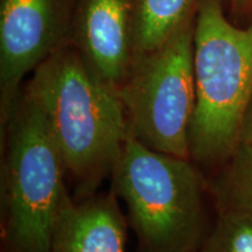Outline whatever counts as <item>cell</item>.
I'll list each match as a JSON object with an SVG mask.
<instances>
[{"mask_svg":"<svg viewBox=\"0 0 252 252\" xmlns=\"http://www.w3.org/2000/svg\"><path fill=\"white\" fill-rule=\"evenodd\" d=\"M33 99L81 198L112 174L128 135L118 89L94 70L80 48L60 47L34 70Z\"/></svg>","mask_w":252,"mask_h":252,"instance_id":"obj_1","label":"cell"},{"mask_svg":"<svg viewBox=\"0 0 252 252\" xmlns=\"http://www.w3.org/2000/svg\"><path fill=\"white\" fill-rule=\"evenodd\" d=\"M196 105L189 132L193 161L225 159L241 143L252 102V24L235 27L217 0H202L194 27Z\"/></svg>","mask_w":252,"mask_h":252,"instance_id":"obj_2","label":"cell"},{"mask_svg":"<svg viewBox=\"0 0 252 252\" xmlns=\"http://www.w3.org/2000/svg\"><path fill=\"white\" fill-rule=\"evenodd\" d=\"M191 159L151 150L128 133L112 178L141 252H197L203 243V180Z\"/></svg>","mask_w":252,"mask_h":252,"instance_id":"obj_3","label":"cell"},{"mask_svg":"<svg viewBox=\"0 0 252 252\" xmlns=\"http://www.w3.org/2000/svg\"><path fill=\"white\" fill-rule=\"evenodd\" d=\"M6 133L4 238L13 252H52L56 220L69 197L67 169L42 112L26 94L17 102Z\"/></svg>","mask_w":252,"mask_h":252,"instance_id":"obj_4","label":"cell"},{"mask_svg":"<svg viewBox=\"0 0 252 252\" xmlns=\"http://www.w3.org/2000/svg\"><path fill=\"white\" fill-rule=\"evenodd\" d=\"M118 91L132 137L157 152L190 159L189 132L196 105L190 23L159 48L134 54Z\"/></svg>","mask_w":252,"mask_h":252,"instance_id":"obj_5","label":"cell"},{"mask_svg":"<svg viewBox=\"0 0 252 252\" xmlns=\"http://www.w3.org/2000/svg\"><path fill=\"white\" fill-rule=\"evenodd\" d=\"M58 0H1L0 89L1 125L6 126L28 72L35 70L60 47Z\"/></svg>","mask_w":252,"mask_h":252,"instance_id":"obj_6","label":"cell"},{"mask_svg":"<svg viewBox=\"0 0 252 252\" xmlns=\"http://www.w3.org/2000/svg\"><path fill=\"white\" fill-rule=\"evenodd\" d=\"M134 0H82L80 50L94 70L119 90L134 58Z\"/></svg>","mask_w":252,"mask_h":252,"instance_id":"obj_7","label":"cell"},{"mask_svg":"<svg viewBox=\"0 0 252 252\" xmlns=\"http://www.w3.org/2000/svg\"><path fill=\"white\" fill-rule=\"evenodd\" d=\"M125 226L113 193L68 197L56 220L52 252H125Z\"/></svg>","mask_w":252,"mask_h":252,"instance_id":"obj_8","label":"cell"},{"mask_svg":"<svg viewBox=\"0 0 252 252\" xmlns=\"http://www.w3.org/2000/svg\"><path fill=\"white\" fill-rule=\"evenodd\" d=\"M195 0H134V54L154 50L189 24Z\"/></svg>","mask_w":252,"mask_h":252,"instance_id":"obj_9","label":"cell"},{"mask_svg":"<svg viewBox=\"0 0 252 252\" xmlns=\"http://www.w3.org/2000/svg\"><path fill=\"white\" fill-rule=\"evenodd\" d=\"M216 187L223 209L252 215V145L241 143Z\"/></svg>","mask_w":252,"mask_h":252,"instance_id":"obj_10","label":"cell"},{"mask_svg":"<svg viewBox=\"0 0 252 252\" xmlns=\"http://www.w3.org/2000/svg\"><path fill=\"white\" fill-rule=\"evenodd\" d=\"M197 252H252V215L223 209Z\"/></svg>","mask_w":252,"mask_h":252,"instance_id":"obj_11","label":"cell"},{"mask_svg":"<svg viewBox=\"0 0 252 252\" xmlns=\"http://www.w3.org/2000/svg\"><path fill=\"white\" fill-rule=\"evenodd\" d=\"M241 143L252 145V108H249L247 116H245L243 128H242Z\"/></svg>","mask_w":252,"mask_h":252,"instance_id":"obj_12","label":"cell"},{"mask_svg":"<svg viewBox=\"0 0 252 252\" xmlns=\"http://www.w3.org/2000/svg\"><path fill=\"white\" fill-rule=\"evenodd\" d=\"M234 1H235L236 4H237L238 6H241V5H244L245 2L248 1V0H234Z\"/></svg>","mask_w":252,"mask_h":252,"instance_id":"obj_13","label":"cell"}]
</instances>
